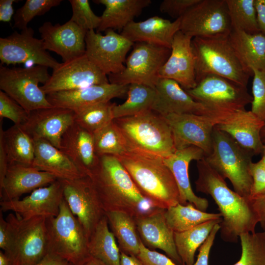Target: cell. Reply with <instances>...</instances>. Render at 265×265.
Masks as SVG:
<instances>
[{
  "label": "cell",
  "instance_id": "cell-61",
  "mask_svg": "<svg viewBox=\"0 0 265 265\" xmlns=\"http://www.w3.org/2000/svg\"><path fill=\"white\" fill-rule=\"evenodd\" d=\"M261 137L263 143H265V126L262 129L261 132Z\"/></svg>",
  "mask_w": 265,
  "mask_h": 265
},
{
  "label": "cell",
  "instance_id": "cell-38",
  "mask_svg": "<svg viewBox=\"0 0 265 265\" xmlns=\"http://www.w3.org/2000/svg\"><path fill=\"white\" fill-rule=\"evenodd\" d=\"M126 101L113 108L114 119L134 116L152 110L156 91L155 88L137 83L129 85ZM113 119V120H114Z\"/></svg>",
  "mask_w": 265,
  "mask_h": 265
},
{
  "label": "cell",
  "instance_id": "cell-40",
  "mask_svg": "<svg viewBox=\"0 0 265 265\" xmlns=\"http://www.w3.org/2000/svg\"><path fill=\"white\" fill-rule=\"evenodd\" d=\"M232 29L260 32L255 0H226Z\"/></svg>",
  "mask_w": 265,
  "mask_h": 265
},
{
  "label": "cell",
  "instance_id": "cell-39",
  "mask_svg": "<svg viewBox=\"0 0 265 265\" xmlns=\"http://www.w3.org/2000/svg\"><path fill=\"white\" fill-rule=\"evenodd\" d=\"M93 135L95 151L99 157H119L129 153L124 136L113 120Z\"/></svg>",
  "mask_w": 265,
  "mask_h": 265
},
{
  "label": "cell",
  "instance_id": "cell-27",
  "mask_svg": "<svg viewBox=\"0 0 265 265\" xmlns=\"http://www.w3.org/2000/svg\"><path fill=\"white\" fill-rule=\"evenodd\" d=\"M56 180L53 175L33 166L17 163L9 164L0 187L1 201L18 200L24 194L49 185Z\"/></svg>",
  "mask_w": 265,
  "mask_h": 265
},
{
  "label": "cell",
  "instance_id": "cell-8",
  "mask_svg": "<svg viewBox=\"0 0 265 265\" xmlns=\"http://www.w3.org/2000/svg\"><path fill=\"white\" fill-rule=\"evenodd\" d=\"M8 223L10 241L4 253L13 265H35L48 253L46 218L37 216L24 219L10 213Z\"/></svg>",
  "mask_w": 265,
  "mask_h": 265
},
{
  "label": "cell",
  "instance_id": "cell-60",
  "mask_svg": "<svg viewBox=\"0 0 265 265\" xmlns=\"http://www.w3.org/2000/svg\"><path fill=\"white\" fill-rule=\"evenodd\" d=\"M261 154L262 158L259 161L265 167V143L264 144V147Z\"/></svg>",
  "mask_w": 265,
  "mask_h": 265
},
{
  "label": "cell",
  "instance_id": "cell-7",
  "mask_svg": "<svg viewBox=\"0 0 265 265\" xmlns=\"http://www.w3.org/2000/svg\"><path fill=\"white\" fill-rule=\"evenodd\" d=\"M48 253L67 260L73 265H82L91 256L88 238L64 198L55 217L46 218Z\"/></svg>",
  "mask_w": 265,
  "mask_h": 265
},
{
  "label": "cell",
  "instance_id": "cell-52",
  "mask_svg": "<svg viewBox=\"0 0 265 265\" xmlns=\"http://www.w3.org/2000/svg\"><path fill=\"white\" fill-rule=\"evenodd\" d=\"M19 0H0V21L10 22L14 15L13 4Z\"/></svg>",
  "mask_w": 265,
  "mask_h": 265
},
{
  "label": "cell",
  "instance_id": "cell-32",
  "mask_svg": "<svg viewBox=\"0 0 265 265\" xmlns=\"http://www.w3.org/2000/svg\"><path fill=\"white\" fill-rule=\"evenodd\" d=\"M105 9L101 16L98 32L108 29L122 30L134 18L140 14L143 9L152 3L151 0H95Z\"/></svg>",
  "mask_w": 265,
  "mask_h": 265
},
{
  "label": "cell",
  "instance_id": "cell-35",
  "mask_svg": "<svg viewBox=\"0 0 265 265\" xmlns=\"http://www.w3.org/2000/svg\"><path fill=\"white\" fill-rule=\"evenodd\" d=\"M115 237L108 228L106 215L98 223L88 239L90 255L107 265H120V250Z\"/></svg>",
  "mask_w": 265,
  "mask_h": 265
},
{
  "label": "cell",
  "instance_id": "cell-18",
  "mask_svg": "<svg viewBox=\"0 0 265 265\" xmlns=\"http://www.w3.org/2000/svg\"><path fill=\"white\" fill-rule=\"evenodd\" d=\"M64 199L62 184L57 179L47 186L33 190L31 194L20 200L0 201V211L13 212L23 219L37 216L46 218L56 216Z\"/></svg>",
  "mask_w": 265,
  "mask_h": 265
},
{
  "label": "cell",
  "instance_id": "cell-49",
  "mask_svg": "<svg viewBox=\"0 0 265 265\" xmlns=\"http://www.w3.org/2000/svg\"><path fill=\"white\" fill-rule=\"evenodd\" d=\"M136 257L143 265H179L169 257L145 246L141 240L139 252Z\"/></svg>",
  "mask_w": 265,
  "mask_h": 265
},
{
  "label": "cell",
  "instance_id": "cell-2",
  "mask_svg": "<svg viewBox=\"0 0 265 265\" xmlns=\"http://www.w3.org/2000/svg\"><path fill=\"white\" fill-rule=\"evenodd\" d=\"M90 177L106 212L119 211L135 217L155 208L141 194L116 157H99Z\"/></svg>",
  "mask_w": 265,
  "mask_h": 265
},
{
  "label": "cell",
  "instance_id": "cell-14",
  "mask_svg": "<svg viewBox=\"0 0 265 265\" xmlns=\"http://www.w3.org/2000/svg\"><path fill=\"white\" fill-rule=\"evenodd\" d=\"M103 35L94 30L86 32L85 54L89 60L106 75L122 72L126 55L134 43L113 29Z\"/></svg>",
  "mask_w": 265,
  "mask_h": 265
},
{
  "label": "cell",
  "instance_id": "cell-55",
  "mask_svg": "<svg viewBox=\"0 0 265 265\" xmlns=\"http://www.w3.org/2000/svg\"><path fill=\"white\" fill-rule=\"evenodd\" d=\"M255 6L260 31L265 34V0H255Z\"/></svg>",
  "mask_w": 265,
  "mask_h": 265
},
{
  "label": "cell",
  "instance_id": "cell-20",
  "mask_svg": "<svg viewBox=\"0 0 265 265\" xmlns=\"http://www.w3.org/2000/svg\"><path fill=\"white\" fill-rule=\"evenodd\" d=\"M152 110L163 117L170 114H194L215 119V113L194 100L176 81L159 78L155 87Z\"/></svg>",
  "mask_w": 265,
  "mask_h": 265
},
{
  "label": "cell",
  "instance_id": "cell-11",
  "mask_svg": "<svg viewBox=\"0 0 265 265\" xmlns=\"http://www.w3.org/2000/svg\"><path fill=\"white\" fill-rule=\"evenodd\" d=\"M186 91L194 100L220 114L244 109L253 100L247 87L213 75L207 76L194 88Z\"/></svg>",
  "mask_w": 265,
  "mask_h": 265
},
{
  "label": "cell",
  "instance_id": "cell-31",
  "mask_svg": "<svg viewBox=\"0 0 265 265\" xmlns=\"http://www.w3.org/2000/svg\"><path fill=\"white\" fill-rule=\"evenodd\" d=\"M228 40L238 58L247 72L265 69V34L261 32L250 34L232 29Z\"/></svg>",
  "mask_w": 265,
  "mask_h": 265
},
{
  "label": "cell",
  "instance_id": "cell-48",
  "mask_svg": "<svg viewBox=\"0 0 265 265\" xmlns=\"http://www.w3.org/2000/svg\"><path fill=\"white\" fill-rule=\"evenodd\" d=\"M252 186L250 200L265 194V167L260 161L252 162L250 166Z\"/></svg>",
  "mask_w": 265,
  "mask_h": 265
},
{
  "label": "cell",
  "instance_id": "cell-46",
  "mask_svg": "<svg viewBox=\"0 0 265 265\" xmlns=\"http://www.w3.org/2000/svg\"><path fill=\"white\" fill-rule=\"evenodd\" d=\"M29 114L22 106L3 91H0V118H7L14 125H24Z\"/></svg>",
  "mask_w": 265,
  "mask_h": 265
},
{
  "label": "cell",
  "instance_id": "cell-29",
  "mask_svg": "<svg viewBox=\"0 0 265 265\" xmlns=\"http://www.w3.org/2000/svg\"><path fill=\"white\" fill-rule=\"evenodd\" d=\"M180 24L181 18L171 22L155 16L142 21H132L121 34L134 44L144 42L171 49Z\"/></svg>",
  "mask_w": 265,
  "mask_h": 265
},
{
  "label": "cell",
  "instance_id": "cell-9",
  "mask_svg": "<svg viewBox=\"0 0 265 265\" xmlns=\"http://www.w3.org/2000/svg\"><path fill=\"white\" fill-rule=\"evenodd\" d=\"M48 68L35 65L26 67H8L0 65V89L28 113L53 106L47 95L39 86L45 84L50 75Z\"/></svg>",
  "mask_w": 265,
  "mask_h": 265
},
{
  "label": "cell",
  "instance_id": "cell-47",
  "mask_svg": "<svg viewBox=\"0 0 265 265\" xmlns=\"http://www.w3.org/2000/svg\"><path fill=\"white\" fill-rule=\"evenodd\" d=\"M201 0H164L160 4L159 10L176 20L181 18L190 8Z\"/></svg>",
  "mask_w": 265,
  "mask_h": 265
},
{
  "label": "cell",
  "instance_id": "cell-58",
  "mask_svg": "<svg viewBox=\"0 0 265 265\" xmlns=\"http://www.w3.org/2000/svg\"><path fill=\"white\" fill-rule=\"evenodd\" d=\"M82 265H107L101 260L95 258L92 256Z\"/></svg>",
  "mask_w": 265,
  "mask_h": 265
},
{
  "label": "cell",
  "instance_id": "cell-37",
  "mask_svg": "<svg viewBox=\"0 0 265 265\" xmlns=\"http://www.w3.org/2000/svg\"><path fill=\"white\" fill-rule=\"evenodd\" d=\"M164 216L174 233L187 230L209 220L222 219L220 213L202 211L191 203L172 206L164 210Z\"/></svg>",
  "mask_w": 265,
  "mask_h": 265
},
{
  "label": "cell",
  "instance_id": "cell-57",
  "mask_svg": "<svg viewBox=\"0 0 265 265\" xmlns=\"http://www.w3.org/2000/svg\"><path fill=\"white\" fill-rule=\"evenodd\" d=\"M120 265H143V264L136 256L129 255L120 252Z\"/></svg>",
  "mask_w": 265,
  "mask_h": 265
},
{
  "label": "cell",
  "instance_id": "cell-34",
  "mask_svg": "<svg viewBox=\"0 0 265 265\" xmlns=\"http://www.w3.org/2000/svg\"><path fill=\"white\" fill-rule=\"evenodd\" d=\"M106 215L111 232L117 239L120 252L137 256L139 252L141 239L134 217L119 211L106 212Z\"/></svg>",
  "mask_w": 265,
  "mask_h": 265
},
{
  "label": "cell",
  "instance_id": "cell-36",
  "mask_svg": "<svg viewBox=\"0 0 265 265\" xmlns=\"http://www.w3.org/2000/svg\"><path fill=\"white\" fill-rule=\"evenodd\" d=\"M221 220H209L187 230L174 233L175 245L183 265H193L196 251L206 241L213 227Z\"/></svg>",
  "mask_w": 265,
  "mask_h": 265
},
{
  "label": "cell",
  "instance_id": "cell-51",
  "mask_svg": "<svg viewBox=\"0 0 265 265\" xmlns=\"http://www.w3.org/2000/svg\"><path fill=\"white\" fill-rule=\"evenodd\" d=\"M251 201L259 223L263 230L265 231V194Z\"/></svg>",
  "mask_w": 265,
  "mask_h": 265
},
{
  "label": "cell",
  "instance_id": "cell-26",
  "mask_svg": "<svg viewBox=\"0 0 265 265\" xmlns=\"http://www.w3.org/2000/svg\"><path fill=\"white\" fill-rule=\"evenodd\" d=\"M205 157V155L201 149L190 146L176 150L171 155L163 159L177 183L181 195V204L191 203L203 212H206L208 208V200L205 198L197 196L194 193L189 181L188 168L191 161H198Z\"/></svg>",
  "mask_w": 265,
  "mask_h": 265
},
{
  "label": "cell",
  "instance_id": "cell-12",
  "mask_svg": "<svg viewBox=\"0 0 265 265\" xmlns=\"http://www.w3.org/2000/svg\"><path fill=\"white\" fill-rule=\"evenodd\" d=\"M180 30L192 38L228 36L232 28L226 0H201L181 18Z\"/></svg>",
  "mask_w": 265,
  "mask_h": 265
},
{
  "label": "cell",
  "instance_id": "cell-28",
  "mask_svg": "<svg viewBox=\"0 0 265 265\" xmlns=\"http://www.w3.org/2000/svg\"><path fill=\"white\" fill-rule=\"evenodd\" d=\"M60 150L86 176L90 177L99 163L93 134L75 122L63 135Z\"/></svg>",
  "mask_w": 265,
  "mask_h": 265
},
{
  "label": "cell",
  "instance_id": "cell-19",
  "mask_svg": "<svg viewBox=\"0 0 265 265\" xmlns=\"http://www.w3.org/2000/svg\"><path fill=\"white\" fill-rule=\"evenodd\" d=\"M39 32L46 50L60 55L63 62L85 54L87 31L70 20L62 25L46 22Z\"/></svg>",
  "mask_w": 265,
  "mask_h": 265
},
{
  "label": "cell",
  "instance_id": "cell-15",
  "mask_svg": "<svg viewBox=\"0 0 265 265\" xmlns=\"http://www.w3.org/2000/svg\"><path fill=\"white\" fill-rule=\"evenodd\" d=\"M34 30L29 27L20 32L0 38L1 64H29L40 65L53 70L59 63L46 50L43 40L34 36Z\"/></svg>",
  "mask_w": 265,
  "mask_h": 265
},
{
  "label": "cell",
  "instance_id": "cell-41",
  "mask_svg": "<svg viewBox=\"0 0 265 265\" xmlns=\"http://www.w3.org/2000/svg\"><path fill=\"white\" fill-rule=\"evenodd\" d=\"M115 105L108 101L86 107L75 112V122L94 134L113 120V108Z\"/></svg>",
  "mask_w": 265,
  "mask_h": 265
},
{
  "label": "cell",
  "instance_id": "cell-1",
  "mask_svg": "<svg viewBox=\"0 0 265 265\" xmlns=\"http://www.w3.org/2000/svg\"><path fill=\"white\" fill-rule=\"evenodd\" d=\"M196 166V190L210 195L217 205L222 218L219 230L222 239L236 242L242 234L255 232L259 221L251 201L231 189L204 158L197 161Z\"/></svg>",
  "mask_w": 265,
  "mask_h": 265
},
{
  "label": "cell",
  "instance_id": "cell-4",
  "mask_svg": "<svg viewBox=\"0 0 265 265\" xmlns=\"http://www.w3.org/2000/svg\"><path fill=\"white\" fill-rule=\"evenodd\" d=\"M113 121L124 136L129 153L163 159L176 150L166 120L152 110Z\"/></svg>",
  "mask_w": 265,
  "mask_h": 265
},
{
  "label": "cell",
  "instance_id": "cell-10",
  "mask_svg": "<svg viewBox=\"0 0 265 265\" xmlns=\"http://www.w3.org/2000/svg\"><path fill=\"white\" fill-rule=\"evenodd\" d=\"M133 46L123 70L108 75L109 83H137L155 88L159 79L160 70L168 58L171 49L144 42L135 43Z\"/></svg>",
  "mask_w": 265,
  "mask_h": 265
},
{
  "label": "cell",
  "instance_id": "cell-25",
  "mask_svg": "<svg viewBox=\"0 0 265 265\" xmlns=\"http://www.w3.org/2000/svg\"><path fill=\"white\" fill-rule=\"evenodd\" d=\"M265 126L264 122L245 109L231 112L215 126L254 155L262 153L264 143L261 132Z\"/></svg>",
  "mask_w": 265,
  "mask_h": 265
},
{
  "label": "cell",
  "instance_id": "cell-3",
  "mask_svg": "<svg viewBox=\"0 0 265 265\" xmlns=\"http://www.w3.org/2000/svg\"><path fill=\"white\" fill-rule=\"evenodd\" d=\"M117 158L139 192L154 208L166 210L181 204L177 183L163 159L129 152Z\"/></svg>",
  "mask_w": 265,
  "mask_h": 265
},
{
  "label": "cell",
  "instance_id": "cell-56",
  "mask_svg": "<svg viewBox=\"0 0 265 265\" xmlns=\"http://www.w3.org/2000/svg\"><path fill=\"white\" fill-rule=\"evenodd\" d=\"M35 265H73V264L57 255L48 253L40 262Z\"/></svg>",
  "mask_w": 265,
  "mask_h": 265
},
{
  "label": "cell",
  "instance_id": "cell-24",
  "mask_svg": "<svg viewBox=\"0 0 265 265\" xmlns=\"http://www.w3.org/2000/svg\"><path fill=\"white\" fill-rule=\"evenodd\" d=\"M129 85L108 83L86 88L54 92L47 95L49 102L54 106L67 108L75 112L88 106L127 94Z\"/></svg>",
  "mask_w": 265,
  "mask_h": 265
},
{
  "label": "cell",
  "instance_id": "cell-44",
  "mask_svg": "<svg viewBox=\"0 0 265 265\" xmlns=\"http://www.w3.org/2000/svg\"><path fill=\"white\" fill-rule=\"evenodd\" d=\"M72 15L70 21L86 31L98 29L101 23V16L92 10L88 0H69Z\"/></svg>",
  "mask_w": 265,
  "mask_h": 265
},
{
  "label": "cell",
  "instance_id": "cell-42",
  "mask_svg": "<svg viewBox=\"0 0 265 265\" xmlns=\"http://www.w3.org/2000/svg\"><path fill=\"white\" fill-rule=\"evenodd\" d=\"M239 238L241 256L233 265H265V231L245 233Z\"/></svg>",
  "mask_w": 265,
  "mask_h": 265
},
{
  "label": "cell",
  "instance_id": "cell-30",
  "mask_svg": "<svg viewBox=\"0 0 265 265\" xmlns=\"http://www.w3.org/2000/svg\"><path fill=\"white\" fill-rule=\"evenodd\" d=\"M33 167L60 180H74L86 175L82 173L60 149L45 139L34 140Z\"/></svg>",
  "mask_w": 265,
  "mask_h": 265
},
{
  "label": "cell",
  "instance_id": "cell-43",
  "mask_svg": "<svg viewBox=\"0 0 265 265\" xmlns=\"http://www.w3.org/2000/svg\"><path fill=\"white\" fill-rule=\"evenodd\" d=\"M62 1V0H26L16 10L13 16V27L21 30L27 28L28 24L34 17L45 14L52 8L58 6Z\"/></svg>",
  "mask_w": 265,
  "mask_h": 265
},
{
  "label": "cell",
  "instance_id": "cell-21",
  "mask_svg": "<svg viewBox=\"0 0 265 265\" xmlns=\"http://www.w3.org/2000/svg\"><path fill=\"white\" fill-rule=\"evenodd\" d=\"M75 115L72 110L53 106L30 112L23 126L33 140L45 139L60 149L62 137L75 123Z\"/></svg>",
  "mask_w": 265,
  "mask_h": 265
},
{
  "label": "cell",
  "instance_id": "cell-23",
  "mask_svg": "<svg viewBox=\"0 0 265 265\" xmlns=\"http://www.w3.org/2000/svg\"><path fill=\"white\" fill-rule=\"evenodd\" d=\"M192 38L180 30L176 33L170 54L159 72V78L174 80L185 90L191 89L197 85L191 48Z\"/></svg>",
  "mask_w": 265,
  "mask_h": 265
},
{
  "label": "cell",
  "instance_id": "cell-33",
  "mask_svg": "<svg viewBox=\"0 0 265 265\" xmlns=\"http://www.w3.org/2000/svg\"><path fill=\"white\" fill-rule=\"evenodd\" d=\"M0 118V135L7 157L8 165L17 163L32 166L34 159V140L23 125H14L6 131Z\"/></svg>",
  "mask_w": 265,
  "mask_h": 265
},
{
  "label": "cell",
  "instance_id": "cell-16",
  "mask_svg": "<svg viewBox=\"0 0 265 265\" xmlns=\"http://www.w3.org/2000/svg\"><path fill=\"white\" fill-rule=\"evenodd\" d=\"M109 83L107 75L96 66L86 54L60 63L48 80L41 87L46 94L80 89Z\"/></svg>",
  "mask_w": 265,
  "mask_h": 265
},
{
  "label": "cell",
  "instance_id": "cell-22",
  "mask_svg": "<svg viewBox=\"0 0 265 265\" xmlns=\"http://www.w3.org/2000/svg\"><path fill=\"white\" fill-rule=\"evenodd\" d=\"M164 209H154L134 217L137 230L144 245L163 251L175 263L182 265L174 240V232L168 225Z\"/></svg>",
  "mask_w": 265,
  "mask_h": 265
},
{
  "label": "cell",
  "instance_id": "cell-6",
  "mask_svg": "<svg viewBox=\"0 0 265 265\" xmlns=\"http://www.w3.org/2000/svg\"><path fill=\"white\" fill-rule=\"evenodd\" d=\"M255 155L233 138L215 126L212 132V149L204 157L208 164L224 179H228L234 191L250 199L252 179L250 166Z\"/></svg>",
  "mask_w": 265,
  "mask_h": 265
},
{
  "label": "cell",
  "instance_id": "cell-50",
  "mask_svg": "<svg viewBox=\"0 0 265 265\" xmlns=\"http://www.w3.org/2000/svg\"><path fill=\"white\" fill-rule=\"evenodd\" d=\"M220 229V223H217L213 227L206 241L199 248L197 260L193 265H209L210 251L213 244L216 235Z\"/></svg>",
  "mask_w": 265,
  "mask_h": 265
},
{
  "label": "cell",
  "instance_id": "cell-59",
  "mask_svg": "<svg viewBox=\"0 0 265 265\" xmlns=\"http://www.w3.org/2000/svg\"><path fill=\"white\" fill-rule=\"evenodd\" d=\"M0 265H13L10 258L1 251H0Z\"/></svg>",
  "mask_w": 265,
  "mask_h": 265
},
{
  "label": "cell",
  "instance_id": "cell-53",
  "mask_svg": "<svg viewBox=\"0 0 265 265\" xmlns=\"http://www.w3.org/2000/svg\"><path fill=\"white\" fill-rule=\"evenodd\" d=\"M10 233L8 223L0 211V248L6 252L9 246Z\"/></svg>",
  "mask_w": 265,
  "mask_h": 265
},
{
  "label": "cell",
  "instance_id": "cell-17",
  "mask_svg": "<svg viewBox=\"0 0 265 265\" xmlns=\"http://www.w3.org/2000/svg\"><path fill=\"white\" fill-rule=\"evenodd\" d=\"M173 134L176 150L190 146L201 149L205 157L212 149V132L216 122L208 116L170 114L165 116Z\"/></svg>",
  "mask_w": 265,
  "mask_h": 265
},
{
  "label": "cell",
  "instance_id": "cell-45",
  "mask_svg": "<svg viewBox=\"0 0 265 265\" xmlns=\"http://www.w3.org/2000/svg\"><path fill=\"white\" fill-rule=\"evenodd\" d=\"M251 111L265 123V69L253 70Z\"/></svg>",
  "mask_w": 265,
  "mask_h": 265
},
{
  "label": "cell",
  "instance_id": "cell-54",
  "mask_svg": "<svg viewBox=\"0 0 265 265\" xmlns=\"http://www.w3.org/2000/svg\"><path fill=\"white\" fill-rule=\"evenodd\" d=\"M8 166V159L4 148L3 138L2 136L0 135V187L3 184Z\"/></svg>",
  "mask_w": 265,
  "mask_h": 265
},
{
  "label": "cell",
  "instance_id": "cell-5",
  "mask_svg": "<svg viewBox=\"0 0 265 265\" xmlns=\"http://www.w3.org/2000/svg\"><path fill=\"white\" fill-rule=\"evenodd\" d=\"M228 37L192 38L191 48L197 84L207 76L213 75L247 87L251 75L240 63Z\"/></svg>",
  "mask_w": 265,
  "mask_h": 265
},
{
  "label": "cell",
  "instance_id": "cell-13",
  "mask_svg": "<svg viewBox=\"0 0 265 265\" xmlns=\"http://www.w3.org/2000/svg\"><path fill=\"white\" fill-rule=\"evenodd\" d=\"M58 180L62 186L65 200L89 239L98 223L106 215L91 178L86 176L74 180Z\"/></svg>",
  "mask_w": 265,
  "mask_h": 265
}]
</instances>
